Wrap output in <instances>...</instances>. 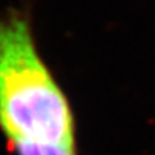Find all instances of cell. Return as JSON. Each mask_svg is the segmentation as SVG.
Here are the masks:
<instances>
[{
    "label": "cell",
    "mask_w": 155,
    "mask_h": 155,
    "mask_svg": "<svg viewBox=\"0 0 155 155\" xmlns=\"http://www.w3.org/2000/svg\"><path fill=\"white\" fill-rule=\"evenodd\" d=\"M14 151L18 155H72L63 148L54 147L48 144H29V143H21V144L12 146Z\"/></svg>",
    "instance_id": "obj_2"
},
{
    "label": "cell",
    "mask_w": 155,
    "mask_h": 155,
    "mask_svg": "<svg viewBox=\"0 0 155 155\" xmlns=\"http://www.w3.org/2000/svg\"><path fill=\"white\" fill-rule=\"evenodd\" d=\"M0 128L11 146L48 144L78 155L68 99L21 12L0 16Z\"/></svg>",
    "instance_id": "obj_1"
}]
</instances>
